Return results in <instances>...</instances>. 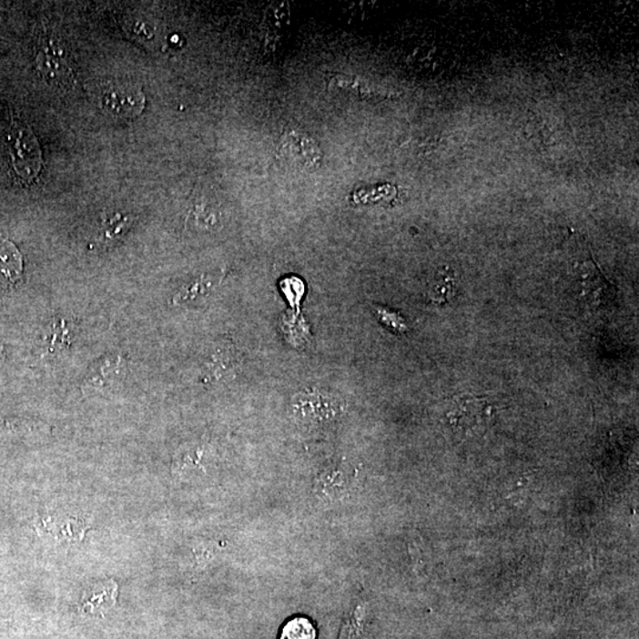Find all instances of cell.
Segmentation results:
<instances>
[{
	"mask_svg": "<svg viewBox=\"0 0 639 639\" xmlns=\"http://www.w3.org/2000/svg\"><path fill=\"white\" fill-rule=\"evenodd\" d=\"M9 151L17 176L25 181L34 180L42 168V152L33 130L22 121L12 122Z\"/></svg>",
	"mask_w": 639,
	"mask_h": 639,
	"instance_id": "obj_1",
	"label": "cell"
},
{
	"mask_svg": "<svg viewBox=\"0 0 639 639\" xmlns=\"http://www.w3.org/2000/svg\"><path fill=\"white\" fill-rule=\"evenodd\" d=\"M291 411L299 424L320 426L330 423L340 413L338 398L321 390H306L296 394Z\"/></svg>",
	"mask_w": 639,
	"mask_h": 639,
	"instance_id": "obj_2",
	"label": "cell"
},
{
	"mask_svg": "<svg viewBox=\"0 0 639 639\" xmlns=\"http://www.w3.org/2000/svg\"><path fill=\"white\" fill-rule=\"evenodd\" d=\"M492 406L475 397H459L453 400L452 409L448 413L450 424L457 433L464 437L481 435L492 421Z\"/></svg>",
	"mask_w": 639,
	"mask_h": 639,
	"instance_id": "obj_3",
	"label": "cell"
},
{
	"mask_svg": "<svg viewBox=\"0 0 639 639\" xmlns=\"http://www.w3.org/2000/svg\"><path fill=\"white\" fill-rule=\"evenodd\" d=\"M100 106L106 114L117 118L139 117L145 106V96L137 86L116 83L104 89Z\"/></svg>",
	"mask_w": 639,
	"mask_h": 639,
	"instance_id": "obj_4",
	"label": "cell"
},
{
	"mask_svg": "<svg viewBox=\"0 0 639 639\" xmlns=\"http://www.w3.org/2000/svg\"><path fill=\"white\" fill-rule=\"evenodd\" d=\"M36 65L46 81L57 86L68 85L73 80V73L65 50L54 36H45L39 42Z\"/></svg>",
	"mask_w": 639,
	"mask_h": 639,
	"instance_id": "obj_5",
	"label": "cell"
},
{
	"mask_svg": "<svg viewBox=\"0 0 639 639\" xmlns=\"http://www.w3.org/2000/svg\"><path fill=\"white\" fill-rule=\"evenodd\" d=\"M23 279V256L10 239L0 237V290H9Z\"/></svg>",
	"mask_w": 639,
	"mask_h": 639,
	"instance_id": "obj_6",
	"label": "cell"
},
{
	"mask_svg": "<svg viewBox=\"0 0 639 639\" xmlns=\"http://www.w3.org/2000/svg\"><path fill=\"white\" fill-rule=\"evenodd\" d=\"M281 147L284 157L290 164H298L306 168L319 164V149L314 142L308 139L307 137L290 134V136L284 137Z\"/></svg>",
	"mask_w": 639,
	"mask_h": 639,
	"instance_id": "obj_7",
	"label": "cell"
},
{
	"mask_svg": "<svg viewBox=\"0 0 639 639\" xmlns=\"http://www.w3.org/2000/svg\"><path fill=\"white\" fill-rule=\"evenodd\" d=\"M121 369L120 355H108L104 360L98 362L92 374L86 378L85 382L88 388H101L112 382L114 378L118 376Z\"/></svg>",
	"mask_w": 639,
	"mask_h": 639,
	"instance_id": "obj_8",
	"label": "cell"
},
{
	"mask_svg": "<svg viewBox=\"0 0 639 639\" xmlns=\"http://www.w3.org/2000/svg\"><path fill=\"white\" fill-rule=\"evenodd\" d=\"M117 594V585L114 582H108L98 587L97 590L92 591L90 597L86 602L82 603V611L101 610L104 606L113 605L116 604Z\"/></svg>",
	"mask_w": 639,
	"mask_h": 639,
	"instance_id": "obj_9",
	"label": "cell"
},
{
	"mask_svg": "<svg viewBox=\"0 0 639 639\" xmlns=\"http://www.w3.org/2000/svg\"><path fill=\"white\" fill-rule=\"evenodd\" d=\"M213 287H215L213 279L208 278V276H201V278L193 279L192 282L181 288L179 293L173 299V302L175 305H179V303L192 301L201 295L208 294Z\"/></svg>",
	"mask_w": 639,
	"mask_h": 639,
	"instance_id": "obj_10",
	"label": "cell"
},
{
	"mask_svg": "<svg viewBox=\"0 0 639 639\" xmlns=\"http://www.w3.org/2000/svg\"><path fill=\"white\" fill-rule=\"evenodd\" d=\"M279 639H317V630L309 619L296 617L283 626Z\"/></svg>",
	"mask_w": 639,
	"mask_h": 639,
	"instance_id": "obj_11",
	"label": "cell"
},
{
	"mask_svg": "<svg viewBox=\"0 0 639 639\" xmlns=\"http://www.w3.org/2000/svg\"><path fill=\"white\" fill-rule=\"evenodd\" d=\"M70 329V325H68L65 320H61L59 322H54V325H51L50 333L46 339L47 343H49V350L51 352L56 350H62L63 347L69 345L71 341Z\"/></svg>",
	"mask_w": 639,
	"mask_h": 639,
	"instance_id": "obj_12",
	"label": "cell"
},
{
	"mask_svg": "<svg viewBox=\"0 0 639 639\" xmlns=\"http://www.w3.org/2000/svg\"><path fill=\"white\" fill-rule=\"evenodd\" d=\"M129 225L128 217H122L120 213H117L113 217H109L104 222V230L100 236V239L104 242H108V240L117 239L120 237L122 231L127 228Z\"/></svg>",
	"mask_w": 639,
	"mask_h": 639,
	"instance_id": "obj_13",
	"label": "cell"
},
{
	"mask_svg": "<svg viewBox=\"0 0 639 639\" xmlns=\"http://www.w3.org/2000/svg\"><path fill=\"white\" fill-rule=\"evenodd\" d=\"M281 288L290 305L299 308L302 296L305 294V284H303L302 279L295 278V276L284 279L281 282Z\"/></svg>",
	"mask_w": 639,
	"mask_h": 639,
	"instance_id": "obj_14",
	"label": "cell"
},
{
	"mask_svg": "<svg viewBox=\"0 0 639 639\" xmlns=\"http://www.w3.org/2000/svg\"><path fill=\"white\" fill-rule=\"evenodd\" d=\"M376 315L379 321L384 323L390 330L397 331V333H404L408 330L405 320L401 317L396 311L389 309V308L376 307Z\"/></svg>",
	"mask_w": 639,
	"mask_h": 639,
	"instance_id": "obj_15",
	"label": "cell"
},
{
	"mask_svg": "<svg viewBox=\"0 0 639 639\" xmlns=\"http://www.w3.org/2000/svg\"><path fill=\"white\" fill-rule=\"evenodd\" d=\"M451 289V281L448 279L447 274L441 275V279H437L435 283V288H433L432 293L435 295V299H447V295Z\"/></svg>",
	"mask_w": 639,
	"mask_h": 639,
	"instance_id": "obj_16",
	"label": "cell"
},
{
	"mask_svg": "<svg viewBox=\"0 0 639 639\" xmlns=\"http://www.w3.org/2000/svg\"><path fill=\"white\" fill-rule=\"evenodd\" d=\"M287 326L293 327V329H299V326H302V321H299V320L296 319V317H293V319L289 320L288 321ZM289 337H291L290 342L295 343V339H296V334L295 330L289 331Z\"/></svg>",
	"mask_w": 639,
	"mask_h": 639,
	"instance_id": "obj_17",
	"label": "cell"
}]
</instances>
